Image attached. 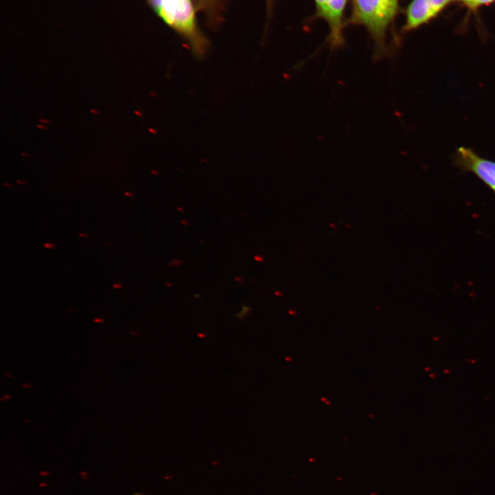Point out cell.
Instances as JSON below:
<instances>
[{"label":"cell","mask_w":495,"mask_h":495,"mask_svg":"<svg viewBox=\"0 0 495 495\" xmlns=\"http://www.w3.org/2000/svg\"><path fill=\"white\" fill-rule=\"evenodd\" d=\"M398 10V0H353L352 21L364 25L379 47Z\"/></svg>","instance_id":"obj_1"},{"label":"cell","mask_w":495,"mask_h":495,"mask_svg":"<svg viewBox=\"0 0 495 495\" xmlns=\"http://www.w3.org/2000/svg\"><path fill=\"white\" fill-rule=\"evenodd\" d=\"M454 165L476 175L495 193V162L483 158L470 148L459 147L454 156Z\"/></svg>","instance_id":"obj_2"},{"label":"cell","mask_w":495,"mask_h":495,"mask_svg":"<svg viewBox=\"0 0 495 495\" xmlns=\"http://www.w3.org/2000/svg\"><path fill=\"white\" fill-rule=\"evenodd\" d=\"M346 0H327L324 10L319 16L329 24L332 45L342 44V19Z\"/></svg>","instance_id":"obj_3"},{"label":"cell","mask_w":495,"mask_h":495,"mask_svg":"<svg viewBox=\"0 0 495 495\" xmlns=\"http://www.w3.org/2000/svg\"><path fill=\"white\" fill-rule=\"evenodd\" d=\"M437 15L430 0H412L406 10L404 29L408 31L417 28Z\"/></svg>","instance_id":"obj_4"},{"label":"cell","mask_w":495,"mask_h":495,"mask_svg":"<svg viewBox=\"0 0 495 495\" xmlns=\"http://www.w3.org/2000/svg\"><path fill=\"white\" fill-rule=\"evenodd\" d=\"M172 26L188 36L195 33V14L190 0H179Z\"/></svg>","instance_id":"obj_5"},{"label":"cell","mask_w":495,"mask_h":495,"mask_svg":"<svg viewBox=\"0 0 495 495\" xmlns=\"http://www.w3.org/2000/svg\"><path fill=\"white\" fill-rule=\"evenodd\" d=\"M495 0H468L465 5L472 10H476L480 7L490 4L494 2Z\"/></svg>","instance_id":"obj_6"},{"label":"cell","mask_w":495,"mask_h":495,"mask_svg":"<svg viewBox=\"0 0 495 495\" xmlns=\"http://www.w3.org/2000/svg\"><path fill=\"white\" fill-rule=\"evenodd\" d=\"M432 6L438 14L452 0H430Z\"/></svg>","instance_id":"obj_7"},{"label":"cell","mask_w":495,"mask_h":495,"mask_svg":"<svg viewBox=\"0 0 495 495\" xmlns=\"http://www.w3.org/2000/svg\"><path fill=\"white\" fill-rule=\"evenodd\" d=\"M44 246H45V248H52L54 247V245H53L52 244H50V243H45V244L44 245Z\"/></svg>","instance_id":"obj_8"},{"label":"cell","mask_w":495,"mask_h":495,"mask_svg":"<svg viewBox=\"0 0 495 495\" xmlns=\"http://www.w3.org/2000/svg\"><path fill=\"white\" fill-rule=\"evenodd\" d=\"M90 111H91L92 113L95 114V115H97V114H99V113H100V112H99L98 111L96 110V109H91Z\"/></svg>","instance_id":"obj_9"},{"label":"cell","mask_w":495,"mask_h":495,"mask_svg":"<svg viewBox=\"0 0 495 495\" xmlns=\"http://www.w3.org/2000/svg\"><path fill=\"white\" fill-rule=\"evenodd\" d=\"M37 126H38V128L42 129H47V126H44V125H41V124H38Z\"/></svg>","instance_id":"obj_10"},{"label":"cell","mask_w":495,"mask_h":495,"mask_svg":"<svg viewBox=\"0 0 495 495\" xmlns=\"http://www.w3.org/2000/svg\"><path fill=\"white\" fill-rule=\"evenodd\" d=\"M39 121L41 122H43V123H50V122L49 120H45V119H39Z\"/></svg>","instance_id":"obj_11"},{"label":"cell","mask_w":495,"mask_h":495,"mask_svg":"<svg viewBox=\"0 0 495 495\" xmlns=\"http://www.w3.org/2000/svg\"><path fill=\"white\" fill-rule=\"evenodd\" d=\"M21 155L22 156H25V157H30V155H28V154L24 153H21Z\"/></svg>","instance_id":"obj_12"},{"label":"cell","mask_w":495,"mask_h":495,"mask_svg":"<svg viewBox=\"0 0 495 495\" xmlns=\"http://www.w3.org/2000/svg\"><path fill=\"white\" fill-rule=\"evenodd\" d=\"M113 287H116V288H120V287H122V285H114Z\"/></svg>","instance_id":"obj_13"},{"label":"cell","mask_w":495,"mask_h":495,"mask_svg":"<svg viewBox=\"0 0 495 495\" xmlns=\"http://www.w3.org/2000/svg\"><path fill=\"white\" fill-rule=\"evenodd\" d=\"M452 1H459L463 2L465 3L468 0H452Z\"/></svg>","instance_id":"obj_14"},{"label":"cell","mask_w":495,"mask_h":495,"mask_svg":"<svg viewBox=\"0 0 495 495\" xmlns=\"http://www.w3.org/2000/svg\"><path fill=\"white\" fill-rule=\"evenodd\" d=\"M17 183H19V184H25V182H21V181H17Z\"/></svg>","instance_id":"obj_15"},{"label":"cell","mask_w":495,"mask_h":495,"mask_svg":"<svg viewBox=\"0 0 495 495\" xmlns=\"http://www.w3.org/2000/svg\"><path fill=\"white\" fill-rule=\"evenodd\" d=\"M135 495H142V494H135Z\"/></svg>","instance_id":"obj_16"}]
</instances>
